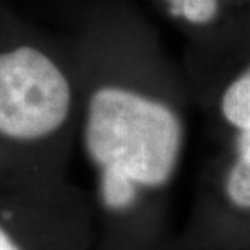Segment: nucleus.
I'll return each mask as SVG.
<instances>
[{
  "mask_svg": "<svg viewBox=\"0 0 250 250\" xmlns=\"http://www.w3.org/2000/svg\"><path fill=\"white\" fill-rule=\"evenodd\" d=\"M0 250H96L89 195L68 179L0 188Z\"/></svg>",
  "mask_w": 250,
  "mask_h": 250,
  "instance_id": "3",
  "label": "nucleus"
},
{
  "mask_svg": "<svg viewBox=\"0 0 250 250\" xmlns=\"http://www.w3.org/2000/svg\"><path fill=\"white\" fill-rule=\"evenodd\" d=\"M82 142L94 171L89 198L96 250H121L142 207L176 172L184 143L181 117L149 94L101 84L84 101Z\"/></svg>",
  "mask_w": 250,
  "mask_h": 250,
  "instance_id": "1",
  "label": "nucleus"
},
{
  "mask_svg": "<svg viewBox=\"0 0 250 250\" xmlns=\"http://www.w3.org/2000/svg\"><path fill=\"white\" fill-rule=\"evenodd\" d=\"M221 112L239 133L237 159L229 172L226 192L236 207L250 209V68L226 88Z\"/></svg>",
  "mask_w": 250,
  "mask_h": 250,
  "instance_id": "4",
  "label": "nucleus"
},
{
  "mask_svg": "<svg viewBox=\"0 0 250 250\" xmlns=\"http://www.w3.org/2000/svg\"><path fill=\"white\" fill-rule=\"evenodd\" d=\"M167 2L171 5L172 13L195 24L211 21L219 8L218 0H167Z\"/></svg>",
  "mask_w": 250,
  "mask_h": 250,
  "instance_id": "5",
  "label": "nucleus"
},
{
  "mask_svg": "<svg viewBox=\"0 0 250 250\" xmlns=\"http://www.w3.org/2000/svg\"><path fill=\"white\" fill-rule=\"evenodd\" d=\"M77 111L68 75L33 47L0 54V188L65 181L63 140Z\"/></svg>",
  "mask_w": 250,
  "mask_h": 250,
  "instance_id": "2",
  "label": "nucleus"
}]
</instances>
